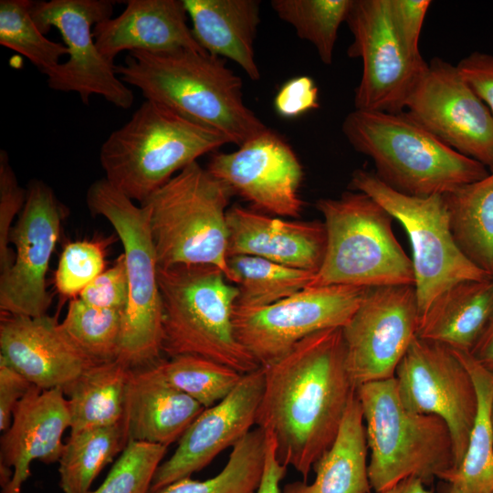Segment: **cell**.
I'll use <instances>...</instances> for the list:
<instances>
[{"instance_id": "34", "label": "cell", "mask_w": 493, "mask_h": 493, "mask_svg": "<svg viewBox=\"0 0 493 493\" xmlns=\"http://www.w3.org/2000/svg\"><path fill=\"white\" fill-rule=\"evenodd\" d=\"M353 0H273L278 16L292 26L301 39L310 42L322 63L330 65L340 26L346 21Z\"/></svg>"}, {"instance_id": "28", "label": "cell", "mask_w": 493, "mask_h": 493, "mask_svg": "<svg viewBox=\"0 0 493 493\" xmlns=\"http://www.w3.org/2000/svg\"><path fill=\"white\" fill-rule=\"evenodd\" d=\"M131 370L118 359L96 363L63 388L70 435L123 421Z\"/></svg>"}, {"instance_id": "18", "label": "cell", "mask_w": 493, "mask_h": 493, "mask_svg": "<svg viewBox=\"0 0 493 493\" xmlns=\"http://www.w3.org/2000/svg\"><path fill=\"white\" fill-rule=\"evenodd\" d=\"M206 169L258 209L289 217L302 211L301 164L287 142L268 128L235 152L214 153Z\"/></svg>"}, {"instance_id": "26", "label": "cell", "mask_w": 493, "mask_h": 493, "mask_svg": "<svg viewBox=\"0 0 493 493\" xmlns=\"http://www.w3.org/2000/svg\"><path fill=\"white\" fill-rule=\"evenodd\" d=\"M493 312V278L457 282L432 302L417 336L470 352Z\"/></svg>"}, {"instance_id": "24", "label": "cell", "mask_w": 493, "mask_h": 493, "mask_svg": "<svg viewBox=\"0 0 493 493\" xmlns=\"http://www.w3.org/2000/svg\"><path fill=\"white\" fill-rule=\"evenodd\" d=\"M160 361L131 370L123 418L128 442L168 446L205 409L167 381Z\"/></svg>"}, {"instance_id": "4", "label": "cell", "mask_w": 493, "mask_h": 493, "mask_svg": "<svg viewBox=\"0 0 493 493\" xmlns=\"http://www.w3.org/2000/svg\"><path fill=\"white\" fill-rule=\"evenodd\" d=\"M230 143L217 131L144 100L100 150L105 178L140 204L204 154Z\"/></svg>"}, {"instance_id": "42", "label": "cell", "mask_w": 493, "mask_h": 493, "mask_svg": "<svg viewBox=\"0 0 493 493\" xmlns=\"http://www.w3.org/2000/svg\"><path fill=\"white\" fill-rule=\"evenodd\" d=\"M429 0H389L394 31L405 51L414 58H422L419 37Z\"/></svg>"}, {"instance_id": "19", "label": "cell", "mask_w": 493, "mask_h": 493, "mask_svg": "<svg viewBox=\"0 0 493 493\" xmlns=\"http://www.w3.org/2000/svg\"><path fill=\"white\" fill-rule=\"evenodd\" d=\"M263 390L261 366L244 374L223 400L204 409L179 438L172 456L158 467L149 493H156L174 481L190 477L248 434L256 425Z\"/></svg>"}, {"instance_id": "31", "label": "cell", "mask_w": 493, "mask_h": 493, "mask_svg": "<svg viewBox=\"0 0 493 493\" xmlns=\"http://www.w3.org/2000/svg\"><path fill=\"white\" fill-rule=\"evenodd\" d=\"M228 281L236 286L235 306L264 307L308 288L316 272L284 266L261 257L236 255L227 258Z\"/></svg>"}, {"instance_id": "8", "label": "cell", "mask_w": 493, "mask_h": 493, "mask_svg": "<svg viewBox=\"0 0 493 493\" xmlns=\"http://www.w3.org/2000/svg\"><path fill=\"white\" fill-rule=\"evenodd\" d=\"M233 194L194 162L140 204L149 210L158 267L211 265L228 280L226 207Z\"/></svg>"}, {"instance_id": "7", "label": "cell", "mask_w": 493, "mask_h": 493, "mask_svg": "<svg viewBox=\"0 0 493 493\" xmlns=\"http://www.w3.org/2000/svg\"><path fill=\"white\" fill-rule=\"evenodd\" d=\"M316 207L327 242L309 287L414 285L413 262L393 232V218L374 199L351 190L339 198H321Z\"/></svg>"}, {"instance_id": "46", "label": "cell", "mask_w": 493, "mask_h": 493, "mask_svg": "<svg viewBox=\"0 0 493 493\" xmlns=\"http://www.w3.org/2000/svg\"><path fill=\"white\" fill-rule=\"evenodd\" d=\"M287 468L278 460L273 441L267 436L265 467L256 493H280L279 483L284 478Z\"/></svg>"}, {"instance_id": "10", "label": "cell", "mask_w": 493, "mask_h": 493, "mask_svg": "<svg viewBox=\"0 0 493 493\" xmlns=\"http://www.w3.org/2000/svg\"><path fill=\"white\" fill-rule=\"evenodd\" d=\"M350 190L364 193L401 223L411 243L419 320L446 288L463 280L493 278L456 244L445 194L417 197L399 193L372 172L352 173Z\"/></svg>"}, {"instance_id": "49", "label": "cell", "mask_w": 493, "mask_h": 493, "mask_svg": "<svg viewBox=\"0 0 493 493\" xmlns=\"http://www.w3.org/2000/svg\"><path fill=\"white\" fill-rule=\"evenodd\" d=\"M442 493H463V492L460 491L455 486L446 482V485L444 486Z\"/></svg>"}, {"instance_id": "6", "label": "cell", "mask_w": 493, "mask_h": 493, "mask_svg": "<svg viewBox=\"0 0 493 493\" xmlns=\"http://www.w3.org/2000/svg\"><path fill=\"white\" fill-rule=\"evenodd\" d=\"M366 431L372 490L420 478L425 485L455 467V451L446 423L437 415L407 410L394 377L357 387Z\"/></svg>"}, {"instance_id": "9", "label": "cell", "mask_w": 493, "mask_h": 493, "mask_svg": "<svg viewBox=\"0 0 493 493\" xmlns=\"http://www.w3.org/2000/svg\"><path fill=\"white\" fill-rule=\"evenodd\" d=\"M86 203L93 215L110 222L124 249L129 299L117 359L131 369L155 363L163 353V303L148 207L134 205L105 177L90 184Z\"/></svg>"}, {"instance_id": "20", "label": "cell", "mask_w": 493, "mask_h": 493, "mask_svg": "<svg viewBox=\"0 0 493 493\" xmlns=\"http://www.w3.org/2000/svg\"><path fill=\"white\" fill-rule=\"evenodd\" d=\"M0 362L42 390L64 388L96 364L68 337L57 319L1 314Z\"/></svg>"}, {"instance_id": "2", "label": "cell", "mask_w": 493, "mask_h": 493, "mask_svg": "<svg viewBox=\"0 0 493 493\" xmlns=\"http://www.w3.org/2000/svg\"><path fill=\"white\" fill-rule=\"evenodd\" d=\"M115 71L146 100L161 104L242 145L267 127L245 104L241 79L204 51L128 52Z\"/></svg>"}, {"instance_id": "33", "label": "cell", "mask_w": 493, "mask_h": 493, "mask_svg": "<svg viewBox=\"0 0 493 493\" xmlns=\"http://www.w3.org/2000/svg\"><path fill=\"white\" fill-rule=\"evenodd\" d=\"M267 435L257 427L232 447L223 469L206 480L184 477L156 493H256L263 476Z\"/></svg>"}, {"instance_id": "30", "label": "cell", "mask_w": 493, "mask_h": 493, "mask_svg": "<svg viewBox=\"0 0 493 493\" xmlns=\"http://www.w3.org/2000/svg\"><path fill=\"white\" fill-rule=\"evenodd\" d=\"M445 197L456 244L474 264L493 277V171Z\"/></svg>"}, {"instance_id": "44", "label": "cell", "mask_w": 493, "mask_h": 493, "mask_svg": "<svg viewBox=\"0 0 493 493\" xmlns=\"http://www.w3.org/2000/svg\"><path fill=\"white\" fill-rule=\"evenodd\" d=\"M456 68L493 115V55L472 52L463 58Z\"/></svg>"}, {"instance_id": "12", "label": "cell", "mask_w": 493, "mask_h": 493, "mask_svg": "<svg viewBox=\"0 0 493 493\" xmlns=\"http://www.w3.org/2000/svg\"><path fill=\"white\" fill-rule=\"evenodd\" d=\"M367 289L338 285L309 287L267 306H235L232 320L236 338L260 366L268 365L308 336L344 327Z\"/></svg>"}, {"instance_id": "16", "label": "cell", "mask_w": 493, "mask_h": 493, "mask_svg": "<svg viewBox=\"0 0 493 493\" xmlns=\"http://www.w3.org/2000/svg\"><path fill=\"white\" fill-rule=\"evenodd\" d=\"M404 112L455 151L493 171V115L456 65L433 58Z\"/></svg>"}, {"instance_id": "32", "label": "cell", "mask_w": 493, "mask_h": 493, "mask_svg": "<svg viewBox=\"0 0 493 493\" xmlns=\"http://www.w3.org/2000/svg\"><path fill=\"white\" fill-rule=\"evenodd\" d=\"M127 444L123 421L70 435L58 461L61 490L88 493L103 467L122 452Z\"/></svg>"}, {"instance_id": "41", "label": "cell", "mask_w": 493, "mask_h": 493, "mask_svg": "<svg viewBox=\"0 0 493 493\" xmlns=\"http://www.w3.org/2000/svg\"><path fill=\"white\" fill-rule=\"evenodd\" d=\"M85 303L101 309L124 311L129 299V284L124 255L100 274L79 295Z\"/></svg>"}, {"instance_id": "5", "label": "cell", "mask_w": 493, "mask_h": 493, "mask_svg": "<svg viewBox=\"0 0 493 493\" xmlns=\"http://www.w3.org/2000/svg\"><path fill=\"white\" fill-rule=\"evenodd\" d=\"M158 283L163 353L205 357L242 374L261 367L236 338L232 317L238 290L221 269L211 265L158 267Z\"/></svg>"}, {"instance_id": "38", "label": "cell", "mask_w": 493, "mask_h": 493, "mask_svg": "<svg viewBox=\"0 0 493 493\" xmlns=\"http://www.w3.org/2000/svg\"><path fill=\"white\" fill-rule=\"evenodd\" d=\"M167 446L129 441L101 485L88 493H149Z\"/></svg>"}, {"instance_id": "21", "label": "cell", "mask_w": 493, "mask_h": 493, "mask_svg": "<svg viewBox=\"0 0 493 493\" xmlns=\"http://www.w3.org/2000/svg\"><path fill=\"white\" fill-rule=\"evenodd\" d=\"M68 427L70 418L63 389L42 390L33 385L15 407L11 425L0 439V467L13 471L1 493H21L22 485L31 475L33 461L58 462L65 446L61 438Z\"/></svg>"}, {"instance_id": "29", "label": "cell", "mask_w": 493, "mask_h": 493, "mask_svg": "<svg viewBox=\"0 0 493 493\" xmlns=\"http://www.w3.org/2000/svg\"><path fill=\"white\" fill-rule=\"evenodd\" d=\"M469 372L477 394V411L460 465L441 479L463 493H493V372L467 351L452 349Z\"/></svg>"}, {"instance_id": "47", "label": "cell", "mask_w": 493, "mask_h": 493, "mask_svg": "<svg viewBox=\"0 0 493 493\" xmlns=\"http://www.w3.org/2000/svg\"><path fill=\"white\" fill-rule=\"evenodd\" d=\"M469 353L480 365L493 372V312Z\"/></svg>"}, {"instance_id": "39", "label": "cell", "mask_w": 493, "mask_h": 493, "mask_svg": "<svg viewBox=\"0 0 493 493\" xmlns=\"http://www.w3.org/2000/svg\"><path fill=\"white\" fill-rule=\"evenodd\" d=\"M104 252L91 241L68 244L59 258L55 275L58 291L67 297L79 296L81 291L104 271Z\"/></svg>"}, {"instance_id": "23", "label": "cell", "mask_w": 493, "mask_h": 493, "mask_svg": "<svg viewBox=\"0 0 493 493\" xmlns=\"http://www.w3.org/2000/svg\"><path fill=\"white\" fill-rule=\"evenodd\" d=\"M123 12L93 28L100 53L114 62L122 51H204L187 25L183 0H128Z\"/></svg>"}, {"instance_id": "13", "label": "cell", "mask_w": 493, "mask_h": 493, "mask_svg": "<svg viewBox=\"0 0 493 493\" xmlns=\"http://www.w3.org/2000/svg\"><path fill=\"white\" fill-rule=\"evenodd\" d=\"M345 23L353 37L348 56L362 63L355 110L404 111L428 62L412 58L404 48L393 28L389 0H353Z\"/></svg>"}, {"instance_id": "27", "label": "cell", "mask_w": 493, "mask_h": 493, "mask_svg": "<svg viewBox=\"0 0 493 493\" xmlns=\"http://www.w3.org/2000/svg\"><path fill=\"white\" fill-rule=\"evenodd\" d=\"M368 451L362 405L356 393L335 441L313 466V482H290L280 493H371Z\"/></svg>"}, {"instance_id": "40", "label": "cell", "mask_w": 493, "mask_h": 493, "mask_svg": "<svg viewBox=\"0 0 493 493\" xmlns=\"http://www.w3.org/2000/svg\"><path fill=\"white\" fill-rule=\"evenodd\" d=\"M26 188L20 186L5 150L0 151V274L13 264L15 252L8 246L12 223L22 211Z\"/></svg>"}, {"instance_id": "45", "label": "cell", "mask_w": 493, "mask_h": 493, "mask_svg": "<svg viewBox=\"0 0 493 493\" xmlns=\"http://www.w3.org/2000/svg\"><path fill=\"white\" fill-rule=\"evenodd\" d=\"M32 384L22 374L0 362V430L10 426L13 412L20 400L28 393Z\"/></svg>"}, {"instance_id": "35", "label": "cell", "mask_w": 493, "mask_h": 493, "mask_svg": "<svg viewBox=\"0 0 493 493\" xmlns=\"http://www.w3.org/2000/svg\"><path fill=\"white\" fill-rule=\"evenodd\" d=\"M122 313L74 298L60 325L72 342L94 362H108L118 358Z\"/></svg>"}, {"instance_id": "22", "label": "cell", "mask_w": 493, "mask_h": 493, "mask_svg": "<svg viewBox=\"0 0 493 493\" xmlns=\"http://www.w3.org/2000/svg\"><path fill=\"white\" fill-rule=\"evenodd\" d=\"M228 257L246 255L317 272L326 249L318 221H288L235 205L226 212Z\"/></svg>"}, {"instance_id": "43", "label": "cell", "mask_w": 493, "mask_h": 493, "mask_svg": "<svg viewBox=\"0 0 493 493\" xmlns=\"http://www.w3.org/2000/svg\"><path fill=\"white\" fill-rule=\"evenodd\" d=\"M319 89L309 76L295 77L280 88L274 99L276 112L290 119L319 108Z\"/></svg>"}, {"instance_id": "3", "label": "cell", "mask_w": 493, "mask_h": 493, "mask_svg": "<svg viewBox=\"0 0 493 493\" xmlns=\"http://www.w3.org/2000/svg\"><path fill=\"white\" fill-rule=\"evenodd\" d=\"M342 132L352 148L374 163L375 175L404 194H444L488 175L477 161L455 151L404 111L354 110Z\"/></svg>"}, {"instance_id": "36", "label": "cell", "mask_w": 493, "mask_h": 493, "mask_svg": "<svg viewBox=\"0 0 493 493\" xmlns=\"http://www.w3.org/2000/svg\"><path fill=\"white\" fill-rule=\"evenodd\" d=\"M160 366L167 381L204 408H209L226 397L244 374L196 355H178L161 360Z\"/></svg>"}, {"instance_id": "1", "label": "cell", "mask_w": 493, "mask_h": 493, "mask_svg": "<svg viewBox=\"0 0 493 493\" xmlns=\"http://www.w3.org/2000/svg\"><path fill=\"white\" fill-rule=\"evenodd\" d=\"M262 367L264 390L256 425L273 441L279 463L307 481L335 441L356 395L341 328L315 332Z\"/></svg>"}, {"instance_id": "37", "label": "cell", "mask_w": 493, "mask_h": 493, "mask_svg": "<svg viewBox=\"0 0 493 493\" xmlns=\"http://www.w3.org/2000/svg\"><path fill=\"white\" fill-rule=\"evenodd\" d=\"M29 0L0 1V44L26 57L47 76L68 49L45 37L32 18Z\"/></svg>"}, {"instance_id": "15", "label": "cell", "mask_w": 493, "mask_h": 493, "mask_svg": "<svg viewBox=\"0 0 493 493\" xmlns=\"http://www.w3.org/2000/svg\"><path fill=\"white\" fill-rule=\"evenodd\" d=\"M419 311L414 286L368 288L341 328L348 372L356 387L394 377L417 336Z\"/></svg>"}, {"instance_id": "14", "label": "cell", "mask_w": 493, "mask_h": 493, "mask_svg": "<svg viewBox=\"0 0 493 493\" xmlns=\"http://www.w3.org/2000/svg\"><path fill=\"white\" fill-rule=\"evenodd\" d=\"M394 378L407 410L435 414L446 423L454 444L453 469L456 468L466 454L477 411V390L467 369L450 347L416 336Z\"/></svg>"}, {"instance_id": "11", "label": "cell", "mask_w": 493, "mask_h": 493, "mask_svg": "<svg viewBox=\"0 0 493 493\" xmlns=\"http://www.w3.org/2000/svg\"><path fill=\"white\" fill-rule=\"evenodd\" d=\"M113 6L110 0L31 1L38 29L45 35L57 28L68 49V59L47 76L49 89L76 92L86 105L98 95L117 108L131 107L132 90L117 75L114 62L100 53L93 34L96 24L111 17Z\"/></svg>"}, {"instance_id": "17", "label": "cell", "mask_w": 493, "mask_h": 493, "mask_svg": "<svg viewBox=\"0 0 493 493\" xmlns=\"http://www.w3.org/2000/svg\"><path fill=\"white\" fill-rule=\"evenodd\" d=\"M65 207L43 181L32 179L9 241L16 248L10 268L0 274L2 313L39 317L51 303L46 275L58 239Z\"/></svg>"}, {"instance_id": "25", "label": "cell", "mask_w": 493, "mask_h": 493, "mask_svg": "<svg viewBox=\"0 0 493 493\" xmlns=\"http://www.w3.org/2000/svg\"><path fill=\"white\" fill-rule=\"evenodd\" d=\"M193 36L206 53L236 63L252 80L260 79L254 42L260 23L257 0H183Z\"/></svg>"}, {"instance_id": "50", "label": "cell", "mask_w": 493, "mask_h": 493, "mask_svg": "<svg viewBox=\"0 0 493 493\" xmlns=\"http://www.w3.org/2000/svg\"><path fill=\"white\" fill-rule=\"evenodd\" d=\"M491 421H492V426H493V402L491 406Z\"/></svg>"}, {"instance_id": "48", "label": "cell", "mask_w": 493, "mask_h": 493, "mask_svg": "<svg viewBox=\"0 0 493 493\" xmlns=\"http://www.w3.org/2000/svg\"><path fill=\"white\" fill-rule=\"evenodd\" d=\"M376 493H434L433 489L417 477H409L400 481L394 486Z\"/></svg>"}]
</instances>
